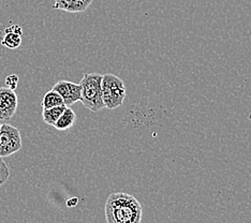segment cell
<instances>
[{
	"mask_svg": "<svg viewBox=\"0 0 251 223\" xmlns=\"http://www.w3.org/2000/svg\"><path fill=\"white\" fill-rule=\"evenodd\" d=\"M102 76L99 73H85L81 85V101L91 112H99L105 105L102 99Z\"/></svg>",
	"mask_w": 251,
	"mask_h": 223,
	"instance_id": "cell-2",
	"label": "cell"
},
{
	"mask_svg": "<svg viewBox=\"0 0 251 223\" xmlns=\"http://www.w3.org/2000/svg\"><path fill=\"white\" fill-rule=\"evenodd\" d=\"M18 96L8 87H0V120H10L18 108Z\"/></svg>",
	"mask_w": 251,
	"mask_h": 223,
	"instance_id": "cell-5",
	"label": "cell"
},
{
	"mask_svg": "<svg viewBox=\"0 0 251 223\" xmlns=\"http://www.w3.org/2000/svg\"><path fill=\"white\" fill-rule=\"evenodd\" d=\"M142 205L134 197L124 192L113 193L105 204V216L108 223H140Z\"/></svg>",
	"mask_w": 251,
	"mask_h": 223,
	"instance_id": "cell-1",
	"label": "cell"
},
{
	"mask_svg": "<svg viewBox=\"0 0 251 223\" xmlns=\"http://www.w3.org/2000/svg\"><path fill=\"white\" fill-rule=\"evenodd\" d=\"M19 84V76L16 74H10L5 77V87H8L12 90H15Z\"/></svg>",
	"mask_w": 251,
	"mask_h": 223,
	"instance_id": "cell-13",
	"label": "cell"
},
{
	"mask_svg": "<svg viewBox=\"0 0 251 223\" xmlns=\"http://www.w3.org/2000/svg\"><path fill=\"white\" fill-rule=\"evenodd\" d=\"M66 107L67 106L64 104V105H59V106H55V107L47 108V110H43L42 117H43V120L45 122V124L53 125L54 127V124H56L57 120L59 119L61 114L64 113Z\"/></svg>",
	"mask_w": 251,
	"mask_h": 223,
	"instance_id": "cell-11",
	"label": "cell"
},
{
	"mask_svg": "<svg viewBox=\"0 0 251 223\" xmlns=\"http://www.w3.org/2000/svg\"><path fill=\"white\" fill-rule=\"evenodd\" d=\"M78 203V198H71L70 199H68L67 201V206L68 207H74V206H76Z\"/></svg>",
	"mask_w": 251,
	"mask_h": 223,
	"instance_id": "cell-14",
	"label": "cell"
},
{
	"mask_svg": "<svg viewBox=\"0 0 251 223\" xmlns=\"http://www.w3.org/2000/svg\"><path fill=\"white\" fill-rule=\"evenodd\" d=\"M102 99L106 108L114 110L123 104L126 98V86L123 79L114 74L102 76Z\"/></svg>",
	"mask_w": 251,
	"mask_h": 223,
	"instance_id": "cell-3",
	"label": "cell"
},
{
	"mask_svg": "<svg viewBox=\"0 0 251 223\" xmlns=\"http://www.w3.org/2000/svg\"><path fill=\"white\" fill-rule=\"evenodd\" d=\"M64 99L62 97L57 93L55 90H50L47 94L44 95L43 99H42V108L43 110H47V108L50 107H55V106H59V105H64Z\"/></svg>",
	"mask_w": 251,
	"mask_h": 223,
	"instance_id": "cell-10",
	"label": "cell"
},
{
	"mask_svg": "<svg viewBox=\"0 0 251 223\" xmlns=\"http://www.w3.org/2000/svg\"><path fill=\"white\" fill-rule=\"evenodd\" d=\"M93 0H55L53 8L69 13H78L86 10Z\"/></svg>",
	"mask_w": 251,
	"mask_h": 223,
	"instance_id": "cell-8",
	"label": "cell"
},
{
	"mask_svg": "<svg viewBox=\"0 0 251 223\" xmlns=\"http://www.w3.org/2000/svg\"><path fill=\"white\" fill-rule=\"evenodd\" d=\"M23 29L20 25H11L4 29L3 38L1 40V44L4 48L10 50H16L22 44Z\"/></svg>",
	"mask_w": 251,
	"mask_h": 223,
	"instance_id": "cell-7",
	"label": "cell"
},
{
	"mask_svg": "<svg viewBox=\"0 0 251 223\" xmlns=\"http://www.w3.org/2000/svg\"><path fill=\"white\" fill-rule=\"evenodd\" d=\"M10 176V172L7 163L4 162L2 157H0V187H1L5 181L8 180Z\"/></svg>",
	"mask_w": 251,
	"mask_h": 223,
	"instance_id": "cell-12",
	"label": "cell"
},
{
	"mask_svg": "<svg viewBox=\"0 0 251 223\" xmlns=\"http://www.w3.org/2000/svg\"><path fill=\"white\" fill-rule=\"evenodd\" d=\"M52 89L62 97L66 106H71L81 100V85L79 84L69 81H59L53 86Z\"/></svg>",
	"mask_w": 251,
	"mask_h": 223,
	"instance_id": "cell-6",
	"label": "cell"
},
{
	"mask_svg": "<svg viewBox=\"0 0 251 223\" xmlns=\"http://www.w3.org/2000/svg\"><path fill=\"white\" fill-rule=\"evenodd\" d=\"M22 148L20 130L9 124H1L0 128V157H8Z\"/></svg>",
	"mask_w": 251,
	"mask_h": 223,
	"instance_id": "cell-4",
	"label": "cell"
},
{
	"mask_svg": "<svg viewBox=\"0 0 251 223\" xmlns=\"http://www.w3.org/2000/svg\"><path fill=\"white\" fill-rule=\"evenodd\" d=\"M75 120H76L75 113H74V111L70 106H67L65 108L64 113L61 114L59 119L57 120L56 124H54V127L59 131H66L72 127L74 123H75Z\"/></svg>",
	"mask_w": 251,
	"mask_h": 223,
	"instance_id": "cell-9",
	"label": "cell"
},
{
	"mask_svg": "<svg viewBox=\"0 0 251 223\" xmlns=\"http://www.w3.org/2000/svg\"><path fill=\"white\" fill-rule=\"evenodd\" d=\"M0 128H1V124H0Z\"/></svg>",
	"mask_w": 251,
	"mask_h": 223,
	"instance_id": "cell-15",
	"label": "cell"
}]
</instances>
